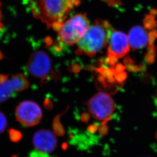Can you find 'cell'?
<instances>
[{
  "mask_svg": "<svg viewBox=\"0 0 157 157\" xmlns=\"http://www.w3.org/2000/svg\"><path fill=\"white\" fill-rule=\"evenodd\" d=\"M33 17L44 23L48 28L57 31L71 11L80 4V0H29Z\"/></svg>",
  "mask_w": 157,
  "mask_h": 157,
  "instance_id": "1",
  "label": "cell"
},
{
  "mask_svg": "<svg viewBox=\"0 0 157 157\" xmlns=\"http://www.w3.org/2000/svg\"><path fill=\"white\" fill-rule=\"evenodd\" d=\"M113 30L108 21H95L77 42L78 52L89 57L95 56L108 45Z\"/></svg>",
  "mask_w": 157,
  "mask_h": 157,
  "instance_id": "2",
  "label": "cell"
},
{
  "mask_svg": "<svg viewBox=\"0 0 157 157\" xmlns=\"http://www.w3.org/2000/svg\"><path fill=\"white\" fill-rule=\"evenodd\" d=\"M89 26L86 14H77L64 22L58 31L59 41L67 45L77 44Z\"/></svg>",
  "mask_w": 157,
  "mask_h": 157,
  "instance_id": "3",
  "label": "cell"
},
{
  "mask_svg": "<svg viewBox=\"0 0 157 157\" xmlns=\"http://www.w3.org/2000/svg\"><path fill=\"white\" fill-rule=\"evenodd\" d=\"M89 112L94 118L107 124L111 118L115 109V103L112 97L105 92L95 94L87 103Z\"/></svg>",
  "mask_w": 157,
  "mask_h": 157,
  "instance_id": "4",
  "label": "cell"
},
{
  "mask_svg": "<svg viewBox=\"0 0 157 157\" xmlns=\"http://www.w3.org/2000/svg\"><path fill=\"white\" fill-rule=\"evenodd\" d=\"M27 68L31 75L42 82L50 78L54 75L50 57L41 51L35 52L31 55Z\"/></svg>",
  "mask_w": 157,
  "mask_h": 157,
  "instance_id": "5",
  "label": "cell"
},
{
  "mask_svg": "<svg viewBox=\"0 0 157 157\" xmlns=\"http://www.w3.org/2000/svg\"><path fill=\"white\" fill-rule=\"evenodd\" d=\"M29 86L27 78L22 74L14 75L10 78L0 75V103L6 101L16 92L26 90Z\"/></svg>",
  "mask_w": 157,
  "mask_h": 157,
  "instance_id": "6",
  "label": "cell"
},
{
  "mask_svg": "<svg viewBox=\"0 0 157 157\" xmlns=\"http://www.w3.org/2000/svg\"><path fill=\"white\" fill-rule=\"evenodd\" d=\"M108 45V63L112 65L115 64L118 59L124 57L130 51L128 36L119 31H112Z\"/></svg>",
  "mask_w": 157,
  "mask_h": 157,
  "instance_id": "7",
  "label": "cell"
},
{
  "mask_svg": "<svg viewBox=\"0 0 157 157\" xmlns=\"http://www.w3.org/2000/svg\"><path fill=\"white\" fill-rule=\"evenodd\" d=\"M17 121L26 127H33L39 124L42 119L40 106L34 101H26L18 105L15 111Z\"/></svg>",
  "mask_w": 157,
  "mask_h": 157,
  "instance_id": "8",
  "label": "cell"
},
{
  "mask_svg": "<svg viewBox=\"0 0 157 157\" xmlns=\"http://www.w3.org/2000/svg\"><path fill=\"white\" fill-rule=\"evenodd\" d=\"M33 144L38 151L50 153L53 152L57 147V140L55 135L51 131L43 129L35 133Z\"/></svg>",
  "mask_w": 157,
  "mask_h": 157,
  "instance_id": "9",
  "label": "cell"
},
{
  "mask_svg": "<svg viewBox=\"0 0 157 157\" xmlns=\"http://www.w3.org/2000/svg\"><path fill=\"white\" fill-rule=\"evenodd\" d=\"M128 37L130 46L133 50L141 49L147 44L148 36L141 26H136L132 28Z\"/></svg>",
  "mask_w": 157,
  "mask_h": 157,
  "instance_id": "10",
  "label": "cell"
},
{
  "mask_svg": "<svg viewBox=\"0 0 157 157\" xmlns=\"http://www.w3.org/2000/svg\"><path fill=\"white\" fill-rule=\"evenodd\" d=\"M61 116V114H59L56 116L54 118L52 124V127L55 134L58 136H63L65 134V130L60 121Z\"/></svg>",
  "mask_w": 157,
  "mask_h": 157,
  "instance_id": "11",
  "label": "cell"
},
{
  "mask_svg": "<svg viewBox=\"0 0 157 157\" xmlns=\"http://www.w3.org/2000/svg\"><path fill=\"white\" fill-rule=\"evenodd\" d=\"M144 28L148 30H154L157 28V21L155 20V17L154 15L147 14L144 20Z\"/></svg>",
  "mask_w": 157,
  "mask_h": 157,
  "instance_id": "12",
  "label": "cell"
},
{
  "mask_svg": "<svg viewBox=\"0 0 157 157\" xmlns=\"http://www.w3.org/2000/svg\"><path fill=\"white\" fill-rule=\"evenodd\" d=\"M9 135L10 139L14 143L19 142L23 137V135L21 132L13 128L9 130Z\"/></svg>",
  "mask_w": 157,
  "mask_h": 157,
  "instance_id": "13",
  "label": "cell"
},
{
  "mask_svg": "<svg viewBox=\"0 0 157 157\" xmlns=\"http://www.w3.org/2000/svg\"><path fill=\"white\" fill-rule=\"evenodd\" d=\"M7 119L4 114L0 112V134L4 131L7 126Z\"/></svg>",
  "mask_w": 157,
  "mask_h": 157,
  "instance_id": "14",
  "label": "cell"
},
{
  "mask_svg": "<svg viewBox=\"0 0 157 157\" xmlns=\"http://www.w3.org/2000/svg\"><path fill=\"white\" fill-rule=\"evenodd\" d=\"M148 45L154 44L155 41L157 38V30H153L148 33Z\"/></svg>",
  "mask_w": 157,
  "mask_h": 157,
  "instance_id": "15",
  "label": "cell"
},
{
  "mask_svg": "<svg viewBox=\"0 0 157 157\" xmlns=\"http://www.w3.org/2000/svg\"><path fill=\"white\" fill-rule=\"evenodd\" d=\"M109 131V127L107 124H102L101 127L98 128V132L101 136H106Z\"/></svg>",
  "mask_w": 157,
  "mask_h": 157,
  "instance_id": "16",
  "label": "cell"
},
{
  "mask_svg": "<svg viewBox=\"0 0 157 157\" xmlns=\"http://www.w3.org/2000/svg\"><path fill=\"white\" fill-rule=\"evenodd\" d=\"M155 55L147 53L144 57V61L147 64L153 63L155 60Z\"/></svg>",
  "mask_w": 157,
  "mask_h": 157,
  "instance_id": "17",
  "label": "cell"
},
{
  "mask_svg": "<svg viewBox=\"0 0 157 157\" xmlns=\"http://www.w3.org/2000/svg\"><path fill=\"white\" fill-rule=\"evenodd\" d=\"M98 124H92L89 125L88 127H87V131L90 134H94V133H96L97 131L98 130Z\"/></svg>",
  "mask_w": 157,
  "mask_h": 157,
  "instance_id": "18",
  "label": "cell"
},
{
  "mask_svg": "<svg viewBox=\"0 0 157 157\" xmlns=\"http://www.w3.org/2000/svg\"><path fill=\"white\" fill-rule=\"evenodd\" d=\"M147 54H150L154 55H156V47L155 45L154 44L152 45H148V48H147Z\"/></svg>",
  "mask_w": 157,
  "mask_h": 157,
  "instance_id": "19",
  "label": "cell"
},
{
  "mask_svg": "<svg viewBox=\"0 0 157 157\" xmlns=\"http://www.w3.org/2000/svg\"><path fill=\"white\" fill-rule=\"evenodd\" d=\"M90 119V115L89 114L87 113H84L81 115V121L84 123H87Z\"/></svg>",
  "mask_w": 157,
  "mask_h": 157,
  "instance_id": "20",
  "label": "cell"
},
{
  "mask_svg": "<svg viewBox=\"0 0 157 157\" xmlns=\"http://www.w3.org/2000/svg\"><path fill=\"white\" fill-rule=\"evenodd\" d=\"M102 1L107 3L108 4H111V5H112L120 4V3H121V0H102Z\"/></svg>",
  "mask_w": 157,
  "mask_h": 157,
  "instance_id": "21",
  "label": "cell"
},
{
  "mask_svg": "<svg viewBox=\"0 0 157 157\" xmlns=\"http://www.w3.org/2000/svg\"><path fill=\"white\" fill-rule=\"evenodd\" d=\"M61 147H62V150L63 151H66L67 150L68 147V144L67 142H63L61 145Z\"/></svg>",
  "mask_w": 157,
  "mask_h": 157,
  "instance_id": "22",
  "label": "cell"
},
{
  "mask_svg": "<svg viewBox=\"0 0 157 157\" xmlns=\"http://www.w3.org/2000/svg\"><path fill=\"white\" fill-rule=\"evenodd\" d=\"M150 12L151 14L154 15L155 17H156V15H157V9L153 8V9H151L150 10Z\"/></svg>",
  "mask_w": 157,
  "mask_h": 157,
  "instance_id": "23",
  "label": "cell"
},
{
  "mask_svg": "<svg viewBox=\"0 0 157 157\" xmlns=\"http://www.w3.org/2000/svg\"><path fill=\"white\" fill-rule=\"evenodd\" d=\"M1 6V3H0V29H1L3 27V25L2 24V12Z\"/></svg>",
  "mask_w": 157,
  "mask_h": 157,
  "instance_id": "24",
  "label": "cell"
},
{
  "mask_svg": "<svg viewBox=\"0 0 157 157\" xmlns=\"http://www.w3.org/2000/svg\"><path fill=\"white\" fill-rule=\"evenodd\" d=\"M11 157H18L17 156H16V155H13V156H11Z\"/></svg>",
  "mask_w": 157,
  "mask_h": 157,
  "instance_id": "25",
  "label": "cell"
}]
</instances>
